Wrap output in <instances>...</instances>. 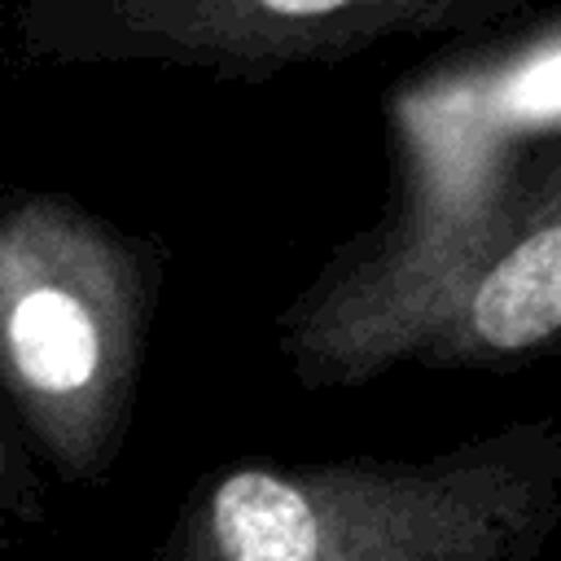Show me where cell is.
Instances as JSON below:
<instances>
[{
	"label": "cell",
	"instance_id": "cell-4",
	"mask_svg": "<svg viewBox=\"0 0 561 561\" xmlns=\"http://www.w3.org/2000/svg\"><path fill=\"white\" fill-rule=\"evenodd\" d=\"M535 0H22L18 48L39 66H180L267 83L399 35H473Z\"/></svg>",
	"mask_w": 561,
	"mask_h": 561
},
{
	"label": "cell",
	"instance_id": "cell-5",
	"mask_svg": "<svg viewBox=\"0 0 561 561\" xmlns=\"http://www.w3.org/2000/svg\"><path fill=\"white\" fill-rule=\"evenodd\" d=\"M0 482H4V434H0Z\"/></svg>",
	"mask_w": 561,
	"mask_h": 561
},
{
	"label": "cell",
	"instance_id": "cell-2",
	"mask_svg": "<svg viewBox=\"0 0 561 561\" xmlns=\"http://www.w3.org/2000/svg\"><path fill=\"white\" fill-rule=\"evenodd\" d=\"M561 526V421L421 460H232L193 482L153 561H539Z\"/></svg>",
	"mask_w": 561,
	"mask_h": 561
},
{
	"label": "cell",
	"instance_id": "cell-3",
	"mask_svg": "<svg viewBox=\"0 0 561 561\" xmlns=\"http://www.w3.org/2000/svg\"><path fill=\"white\" fill-rule=\"evenodd\" d=\"M162 276L158 237L0 184V390L66 482L110 478L127 443Z\"/></svg>",
	"mask_w": 561,
	"mask_h": 561
},
{
	"label": "cell",
	"instance_id": "cell-1",
	"mask_svg": "<svg viewBox=\"0 0 561 561\" xmlns=\"http://www.w3.org/2000/svg\"><path fill=\"white\" fill-rule=\"evenodd\" d=\"M280 346L307 386L394 364L508 373L561 346V140L443 215L346 241L280 316Z\"/></svg>",
	"mask_w": 561,
	"mask_h": 561
}]
</instances>
